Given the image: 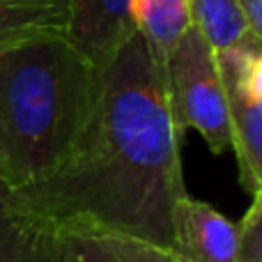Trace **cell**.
I'll return each mask as SVG.
<instances>
[{"instance_id": "obj_1", "label": "cell", "mask_w": 262, "mask_h": 262, "mask_svg": "<svg viewBox=\"0 0 262 262\" xmlns=\"http://www.w3.org/2000/svg\"><path fill=\"white\" fill-rule=\"evenodd\" d=\"M180 138L163 69L136 32L101 69L95 113L72 157L14 198L35 226H95L172 251V212L186 195Z\"/></svg>"}, {"instance_id": "obj_2", "label": "cell", "mask_w": 262, "mask_h": 262, "mask_svg": "<svg viewBox=\"0 0 262 262\" xmlns=\"http://www.w3.org/2000/svg\"><path fill=\"white\" fill-rule=\"evenodd\" d=\"M101 69L67 37L0 51V180L12 191L53 175L90 124Z\"/></svg>"}, {"instance_id": "obj_3", "label": "cell", "mask_w": 262, "mask_h": 262, "mask_svg": "<svg viewBox=\"0 0 262 262\" xmlns=\"http://www.w3.org/2000/svg\"><path fill=\"white\" fill-rule=\"evenodd\" d=\"M161 69L175 129H195L214 154L228 152L230 120L216 53L193 23L184 28Z\"/></svg>"}, {"instance_id": "obj_4", "label": "cell", "mask_w": 262, "mask_h": 262, "mask_svg": "<svg viewBox=\"0 0 262 262\" xmlns=\"http://www.w3.org/2000/svg\"><path fill=\"white\" fill-rule=\"evenodd\" d=\"M214 53L226 90L239 184L251 195L262 193V44L246 41Z\"/></svg>"}, {"instance_id": "obj_5", "label": "cell", "mask_w": 262, "mask_h": 262, "mask_svg": "<svg viewBox=\"0 0 262 262\" xmlns=\"http://www.w3.org/2000/svg\"><path fill=\"white\" fill-rule=\"evenodd\" d=\"M30 262H189L175 251L95 226H37Z\"/></svg>"}, {"instance_id": "obj_6", "label": "cell", "mask_w": 262, "mask_h": 262, "mask_svg": "<svg viewBox=\"0 0 262 262\" xmlns=\"http://www.w3.org/2000/svg\"><path fill=\"white\" fill-rule=\"evenodd\" d=\"M67 39L95 67L104 69L138 32L134 0H67Z\"/></svg>"}, {"instance_id": "obj_7", "label": "cell", "mask_w": 262, "mask_h": 262, "mask_svg": "<svg viewBox=\"0 0 262 262\" xmlns=\"http://www.w3.org/2000/svg\"><path fill=\"white\" fill-rule=\"evenodd\" d=\"M172 251L189 262H235L237 226L186 193L172 212Z\"/></svg>"}, {"instance_id": "obj_8", "label": "cell", "mask_w": 262, "mask_h": 262, "mask_svg": "<svg viewBox=\"0 0 262 262\" xmlns=\"http://www.w3.org/2000/svg\"><path fill=\"white\" fill-rule=\"evenodd\" d=\"M67 0H0V51L44 37H67Z\"/></svg>"}, {"instance_id": "obj_9", "label": "cell", "mask_w": 262, "mask_h": 262, "mask_svg": "<svg viewBox=\"0 0 262 262\" xmlns=\"http://www.w3.org/2000/svg\"><path fill=\"white\" fill-rule=\"evenodd\" d=\"M136 28L159 64L189 26L184 0H134Z\"/></svg>"}, {"instance_id": "obj_10", "label": "cell", "mask_w": 262, "mask_h": 262, "mask_svg": "<svg viewBox=\"0 0 262 262\" xmlns=\"http://www.w3.org/2000/svg\"><path fill=\"white\" fill-rule=\"evenodd\" d=\"M184 3L189 23H193L207 37L214 51L230 49L246 41L262 44V39L251 35L237 0H184Z\"/></svg>"}, {"instance_id": "obj_11", "label": "cell", "mask_w": 262, "mask_h": 262, "mask_svg": "<svg viewBox=\"0 0 262 262\" xmlns=\"http://www.w3.org/2000/svg\"><path fill=\"white\" fill-rule=\"evenodd\" d=\"M37 226L0 180V262H30Z\"/></svg>"}, {"instance_id": "obj_12", "label": "cell", "mask_w": 262, "mask_h": 262, "mask_svg": "<svg viewBox=\"0 0 262 262\" xmlns=\"http://www.w3.org/2000/svg\"><path fill=\"white\" fill-rule=\"evenodd\" d=\"M235 262H262V193L253 195L249 212L237 226Z\"/></svg>"}]
</instances>
